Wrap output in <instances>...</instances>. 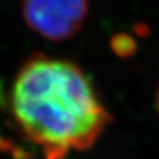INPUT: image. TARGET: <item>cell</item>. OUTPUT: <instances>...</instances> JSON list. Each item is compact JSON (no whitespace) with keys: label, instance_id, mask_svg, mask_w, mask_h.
Segmentation results:
<instances>
[{"label":"cell","instance_id":"obj_1","mask_svg":"<svg viewBox=\"0 0 159 159\" xmlns=\"http://www.w3.org/2000/svg\"><path fill=\"white\" fill-rule=\"evenodd\" d=\"M11 113L24 139L45 159L92 148L113 116L85 72L68 60L37 53L23 62L11 88Z\"/></svg>","mask_w":159,"mask_h":159},{"label":"cell","instance_id":"obj_3","mask_svg":"<svg viewBox=\"0 0 159 159\" xmlns=\"http://www.w3.org/2000/svg\"><path fill=\"white\" fill-rule=\"evenodd\" d=\"M111 47L118 56L129 57L137 52V43L129 34H117L111 40Z\"/></svg>","mask_w":159,"mask_h":159},{"label":"cell","instance_id":"obj_4","mask_svg":"<svg viewBox=\"0 0 159 159\" xmlns=\"http://www.w3.org/2000/svg\"><path fill=\"white\" fill-rule=\"evenodd\" d=\"M157 107L159 111V86H158V92H157Z\"/></svg>","mask_w":159,"mask_h":159},{"label":"cell","instance_id":"obj_2","mask_svg":"<svg viewBox=\"0 0 159 159\" xmlns=\"http://www.w3.org/2000/svg\"><path fill=\"white\" fill-rule=\"evenodd\" d=\"M21 12L34 33L57 43L81 31L89 12V0H23Z\"/></svg>","mask_w":159,"mask_h":159}]
</instances>
